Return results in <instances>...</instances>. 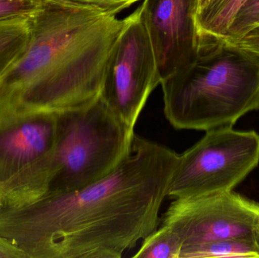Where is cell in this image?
Wrapping results in <instances>:
<instances>
[{"instance_id":"obj_14","label":"cell","mask_w":259,"mask_h":258,"mask_svg":"<svg viewBox=\"0 0 259 258\" xmlns=\"http://www.w3.org/2000/svg\"><path fill=\"white\" fill-rule=\"evenodd\" d=\"M259 24V0H247L237 12L225 36L219 39L237 38Z\"/></svg>"},{"instance_id":"obj_3","label":"cell","mask_w":259,"mask_h":258,"mask_svg":"<svg viewBox=\"0 0 259 258\" xmlns=\"http://www.w3.org/2000/svg\"><path fill=\"white\" fill-rule=\"evenodd\" d=\"M164 114L177 130L234 126L259 110V58L201 36L196 57L161 83Z\"/></svg>"},{"instance_id":"obj_8","label":"cell","mask_w":259,"mask_h":258,"mask_svg":"<svg viewBox=\"0 0 259 258\" xmlns=\"http://www.w3.org/2000/svg\"><path fill=\"white\" fill-rule=\"evenodd\" d=\"M258 222L259 203L231 191L174 198L160 225L170 227L185 248L252 238Z\"/></svg>"},{"instance_id":"obj_1","label":"cell","mask_w":259,"mask_h":258,"mask_svg":"<svg viewBox=\"0 0 259 258\" xmlns=\"http://www.w3.org/2000/svg\"><path fill=\"white\" fill-rule=\"evenodd\" d=\"M178 159L135 134L131 153L100 181L0 208V237L26 258H121L159 227Z\"/></svg>"},{"instance_id":"obj_18","label":"cell","mask_w":259,"mask_h":258,"mask_svg":"<svg viewBox=\"0 0 259 258\" xmlns=\"http://www.w3.org/2000/svg\"><path fill=\"white\" fill-rule=\"evenodd\" d=\"M216 1H218V0H199V10H198V12L206 9L208 6L215 3Z\"/></svg>"},{"instance_id":"obj_5","label":"cell","mask_w":259,"mask_h":258,"mask_svg":"<svg viewBox=\"0 0 259 258\" xmlns=\"http://www.w3.org/2000/svg\"><path fill=\"white\" fill-rule=\"evenodd\" d=\"M58 114L0 109V198L18 206L40 198L56 175Z\"/></svg>"},{"instance_id":"obj_2","label":"cell","mask_w":259,"mask_h":258,"mask_svg":"<svg viewBox=\"0 0 259 258\" xmlns=\"http://www.w3.org/2000/svg\"><path fill=\"white\" fill-rule=\"evenodd\" d=\"M78 5L42 0L31 39L0 79V109L60 114L100 98L108 59L129 22Z\"/></svg>"},{"instance_id":"obj_11","label":"cell","mask_w":259,"mask_h":258,"mask_svg":"<svg viewBox=\"0 0 259 258\" xmlns=\"http://www.w3.org/2000/svg\"><path fill=\"white\" fill-rule=\"evenodd\" d=\"M180 258H259L253 237L216 241L185 247Z\"/></svg>"},{"instance_id":"obj_19","label":"cell","mask_w":259,"mask_h":258,"mask_svg":"<svg viewBox=\"0 0 259 258\" xmlns=\"http://www.w3.org/2000/svg\"><path fill=\"white\" fill-rule=\"evenodd\" d=\"M253 239L259 251V222L258 224H257L256 227H255V231H254Z\"/></svg>"},{"instance_id":"obj_13","label":"cell","mask_w":259,"mask_h":258,"mask_svg":"<svg viewBox=\"0 0 259 258\" xmlns=\"http://www.w3.org/2000/svg\"><path fill=\"white\" fill-rule=\"evenodd\" d=\"M142 241L141 245L133 257L180 258L181 256L182 242L167 226L159 225Z\"/></svg>"},{"instance_id":"obj_4","label":"cell","mask_w":259,"mask_h":258,"mask_svg":"<svg viewBox=\"0 0 259 258\" xmlns=\"http://www.w3.org/2000/svg\"><path fill=\"white\" fill-rule=\"evenodd\" d=\"M135 134L100 97L58 114L56 172L47 192L79 190L107 177L131 153Z\"/></svg>"},{"instance_id":"obj_20","label":"cell","mask_w":259,"mask_h":258,"mask_svg":"<svg viewBox=\"0 0 259 258\" xmlns=\"http://www.w3.org/2000/svg\"><path fill=\"white\" fill-rule=\"evenodd\" d=\"M3 206H4V201H3V199L0 198V208L3 207Z\"/></svg>"},{"instance_id":"obj_15","label":"cell","mask_w":259,"mask_h":258,"mask_svg":"<svg viewBox=\"0 0 259 258\" xmlns=\"http://www.w3.org/2000/svg\"><path fill=\"white\" fill-rule=\"evenodd\" d=\"M41 4L42 0H0V20L21 16L31 18Z\"/></svg>"},{"instance_id":"obj_6","label":"cell","mask_w":259,"mask_h":258,"mask_svg":"<svg viewBox=\"0 0 259 258\" xmlns=\"http://www.w3.org/2000/svg\"><path fill=\"white\" fill-rule=\"evenodd\" d=\"M259 165V134L234 126L218 127L179 154L167 196L231 192Z\"/></svg>"},{"instance_id":"obj_12","label":"cell","mask_w":259,"mask_h":258,"mask_svg":"<svg viewBox=\"0 0 259 258\" xmlns=\"http://www.w3.org/2000/svg\"><path fill=\"white\" fill-rule=\"evenodd\" d=\"M247 0H218L197 14V25L201 36L222 38L233 19Z\"/></svg>"},{"instance_id":"obj_10","label":"cell","mask_w":259,"mask_h":258,"mask_svg":"<svg viewBox=\"0 0 259 258\" xmlns=\"http://www.w3.org/2000/svg\"><path fill=\"white\" fill-rule=\"evenodd\" d=\"M30 18L0 20V79L22 57L31 39Z\"/></svg>"},{"instance_id":"obj_7","label":"cell","mask_w":259,"mask_h":258,"mask_svg":"<svg viewBox=\"0 0 259 258\" xmlns=\"http://www.w3.org/2000/svg\"><path fill=\"white\" fill-rule=\"evenodd\" d=\"M161 83L140 9L130 15L108 59L100 98L131 128L152 91Z\"/></svg>"},{"instance_id":"obj_9","label":"cell","mask_w":259,"mask_h":258,"mask_svg":"<svg viewBox=\"0 0 259 258\" xmlns=\"http://www.w3.org/2000/svg\"><path fill=\"white\" fill-rule=\"evenodd\" d=\"M199 4V0H144L139 7L161 83L196 57L201 39Z\"/></svg>"},{"instance_id":"obj_21","label":"cell","mask_w":259,"mask_h":258,"mask_svg":"<svg viewBox=\"0 0 259 258\" xmlns=\"http://www.w3.org/2000/svg\"></svg>"},{"instance_id":"obj_16","label":"cell","mask_w":259,"mask_h":258,"mask_svg":"<svg viewBox=\"0 0 259 258\" xmlns=\"http://www.w3.org/2000/svg\"><path fill=\"white\" fill-rule=\"evenodd\" d=\"M78 5L98 11L106 15L116 16L117 14L140 0H58Z\"/></svg>"},{"instance_id":"obj_17","label":"cell","mask_w":259,"mask_h":258,"mask_svg":"<svg viewBox=\"0 0 259 258\" xmlns=\"http://www.w3.org/2000/svg\"><path fill=\"white\" fill-rule=\"evenodd\" d=\"M0 258H26V257L19 249L0 237Z\"/></svg>"}]
</instances>
